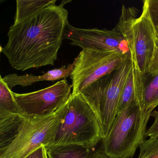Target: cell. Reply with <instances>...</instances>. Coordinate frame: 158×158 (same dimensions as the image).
Segmentation results:
<instances>
[{"mask_svg":"<svg viewBox=\"0 0 158 158\" xmlns=\"http://www.w3.org/2000/svg\"><path fill=\"white\" fill-rule=\"evenodd\" d=\"M68 12L62 5H52L10 27L1 52L12 67L25 71L53 65L64 40Z\"/></svg>","mask_w":158,"mask_h":158,"instance_id":"cell-1","label":"cell"},{"mask_svg":"<svg viewBox=\"0 0 158 158\" xmlns=\"http://www.w3.org/2000/svg\"><path fill=\"white\" fill-rule=\"evenodd\" d=\"M137 10L123 5L121 15L115 27L127 42L132 64L135 103L141 109L148 70L158 38L151 20L147 0L137 17Z\"/></svg>","mask_w":158,"mask_h":158,"instance_id":"cell-2","label":"cell"},{"mask_svg":"<svg viewBox=\"0 0 158 158\" xmlns=\"http://www.w3.org/2000/svg\"><path fill=\"white\" fill-rule=\"evenodd\" d=\"M103 139L95 114L79 93L71 94L54 139L48 148L78 145L92 149Z\"/></svg>","mask_w":158,"mask_h":158,"instance_id":"cell-3","label":"cell"},{"mask_svg":"<svg viewBox=\"0 0 158 158\" xmlns=\"http://www.w3.org/2000/svg\"><path fill=\"white\" fill-rule=\"evenodd\" d=\"M152 113L133 102L118 113L106 136L102 152L112 158H132L146 139L147 126Z\"/></svg>","mask_w":158,"mask_h":158,"instance_id":"cell-4","label":"cell"},{"mask_svg":"<svg viewBox=\"0 0 158 158\" xmlns=\"http://www.w3.org/2000/svg\"><path fill=\"white\" fill-rule=\"evenodd\" d=\"M132 70L129 55L113 74L104 77L79 93L97 117L103 139L117 115L121 94Z\"/></svg>","mask_w":158,"mask_h":158,"instance_id":"cell-5","label":"cell"},{"mask_svg":"<svg viewBox=\"0 0 158 158\" xmlns=\"http://www.w3.org/2000/svg\"><path fill=\"white\" fill-rule=\"evenodd\" d=\"M65 104L45 116L25 114L14 136L0 149V158H26L42 146L48 148L54 139Z\"/></svg>","mask_w":158,"mask_h":158,"instance_id":"cell-6","label":"cell"},{"mask_svg":"<svg viewBox=\"0 0 158 158\" xmlns=\"http://www.w3.org/2000/svg\"><path fill=\"white\" fill-rule=\"evenodd\" d=\"M129 54L92 48L83 49L74 60L71 78L72 93L78 94L118 69Z\"/></svg>","mask_w":158,"mask_h":158,"instance_id":"cell-7","label":"cell"},{"mask_svg":"<svg viewBox=\"0 0 158 158\" xmlns=\"http://www.w3.org/2000/svg\"><path fill=\"white\" fill-rule=\"evenodd\" d=\"M72 85L65 79L37 91L13 94L24 114L45 116L52 114L64 105L72 94Z\"/></svg>","mask_w":158,"mask_h":158,"instance_id":"cell-8","label":"cell"},{"mask_svg":"<svg viewBox=\"0 0 158 158\" xmlns=\"http://www.w3.org/2000/svg\"><path fill=\"white\" fill-rule=\"evenodd\" d=\"M64 39L70 40L71 45L82 49H95L130 55L127 42L116 27L112 30L85 29L74 27L68 23L64 35Z\"/></svg>","mask_w":158,"mask_h":158,"instance_id":"cell-9","label":"cell"},{"mask_svg":"<svg viewBox=\"0 0 158 158\" xmlns=\"http://www.w3.org/2000/svg\"><path fill=\"white\" fill-rule=\"evenodd\" d=\"M74 61L73 63L62 66L60 68L52 69L40 76L26 74L19 76L16 74H10L2 77L3 81L9 88L12 90L13 88L17 85L26 87L40 81H56L60 79H65L71 77L74 67Z\"/></svg>","mask_w":158,"mask_h":158,"instance_id":"cell-10","label":"cell"},{"mask_svg":"<svg viewBox=\"0 0 158 158\" xmlns=\"http://www.w3.org/2000/svg\"><path fill=\"white\" fill-rule=\"evenodd\" d=\"M56 0L39 1H16V11L14 24L19 23L42 10L56 4Z\"/></svg>","mask_w":158,"mask_h":158,"instance_id":"cell-11","label":"cell"},{"mask_svg":"<svg viewBox=\"0 0 158 158\" xmlns=\"http://www.w3.org/2000/svg\"><path fill=\"white\" fill-rule=\"evenodd\" d=\"M14 92L0 77V118L24 115L15 100Z\"/></svg>","mask_w":158,"mask_h":158,"instance_id":"cell-12","label":"cell"},{"mask_svg":"<svg viewBox=\"0 0 158 158\" xmlns=\"http://www.w3.org/2000/svg\"><path fill=\"white\" fill-rule=\"evenodd\" d=\"M90 149L78 145H66L47 149L48 158H88Z\"/></svg>","mask_w":158,"mask_h":158,"instance_id":"cell-13","label":"cell"},{"mask_svg":"<svg viewBox=\"0 0 158 158\" xmlns=\"http://www.w3.org/2000/svg\"><path fill=\"white\" fill-rule=\"evenodd\" d=\"M158 106V74L146 84L141 110L152 113Z\"/></svg>","mask_w":158,"mask_h":158,"instance_id":"cell-14","label":"cell"},{"mask_svg":"<svg viewBox=\"0 0 158 158\" xmlns=\"http://www.w3.org/2000/svg\"><path fill=\"white\" fill-rule=\"evenodd\" d=\"M133 102H135V101L132 70L123 88L119 101L117 114Z\"/></svg>","mask_w":158,"mask_h":158,"instance_id":"cell-15","label":"cell"},{"mask_svg":"<svg viewBox=\"0 0 158 158\" xmlns=\"http://www.w3.org/2000/svg\"><path fill=\"white\" fill-rule=\"evenodd\" d=\"M139 147V158H158V137L145 139Z\"/></svg>","mask_w":158,"mask_h":158,"instance_id":"cell-16","label":"cell"},{"mask_svg":"<svg viewBox=\"0 0 158 158\" xmlns=\"http://www.w3.org/2000/svg\"><path fill=\"white\" fill-rule=\"evenodd\" d=\"M149 14L158 37V0H147Z\"/></svg>","mask_w":158,"mask_h":158,"instance_id":"cell-17","label":"cell"},{"mask_svg":"<svg viewBox=\"0 0 158 158\" xmlns=\"http://www.w3.org/2000/svg\"><path fill=\"white\" fill-rule=\"evenodd\" d=\"M158 74V38L156 39L154 44V50L148 70V76L152 77Z\"/></svg>","mask_w":158,"mask_h":158,"instance_id":"cell-18","label":"cell"},{"mask_svg":"<svg viewBox=\"0 0 158 158\" xmlns=\"http://www.w3.org/2000/svg\"><path fill=\"white\" fill-rule=\"evenodd\" d=\"M152 116L154 118V123L146 133V137H158V110L152 112Z\"/></svg>","mask_w":158,"mask_h":158,"instance_id":"cell-19","label":"cell"},{"mask_svg":"<svg viewBox=\"0 0 158 158\" xmlns=\"http://www.w3.org/2000/svg\"><path fill=\"white\" fill-rule=\"evenodd\" d=\"M26 158H48L47 149L45 146H42Z\"/></svg>","mask_w":158,"mask_h":158,"instance_id":"cell-20","label":"cell"},{"mask_svg":"<svg viewBox=\"0 0 158 158\" xmlns=\"http://www.w3.org/2000/svg\"><path fill=\"white\" fill-rule=\"evenodd\" d=\"M88 158H112L103 153L102 151H97L91 153Z\"/></svg>","mask_w":158,"mask_h":158,"instance_id":"cell-21","label":"cell"}]
</instances>
